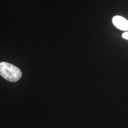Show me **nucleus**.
Returning <instances> with one entry per match:
<instances>
[{
  "mask_svg": "<svg viewBox=\"0 0 128 128\" xmlns=\"http://www.w3.org/2000/svg\"><path fill=\"white\" fill-rule=\"evenodd\" d=\"M112 22L117 28L122 31H128V20L123 17L115 16L112 19Z\"/></svg>",
  "mask_w": 128,
  "mask_h": 128,
  "instance_id": "nucleus-2",
  "label": "nucleus"
},
{
  "mask_svg": "<svg viewBox=\"0 0 128 128\" xmlns=\"http://www.w3.org/2000/svg\"><path fill=\"white\" fill-rule=\"evenodd\" d=\"M122 37L124 39L128 40V32H125L124 33L122 34Z\"/></svg>",
  "mask_w": 128,
  "mask_h": 128,
  "instance_id": "nucleus-3",
  "label": "nucleus"
},
{
  "mask_svg": "<svg viewBox=\"0 0 128 128\" xmlns=\"http://www.w3.org/2000/svg\"><path fill=\"white\" fill-rule=\"evenodd\" d=\"M0 75L7 81L15 82L21 78L22 73L16 66L7 62H2L0 63Z\"/></svg>",
  "mask_w": 128,
  "mask_h": 128,
  "instance_id": "nucleus-1",
  "label": "nucleus"
}]
</instances>
